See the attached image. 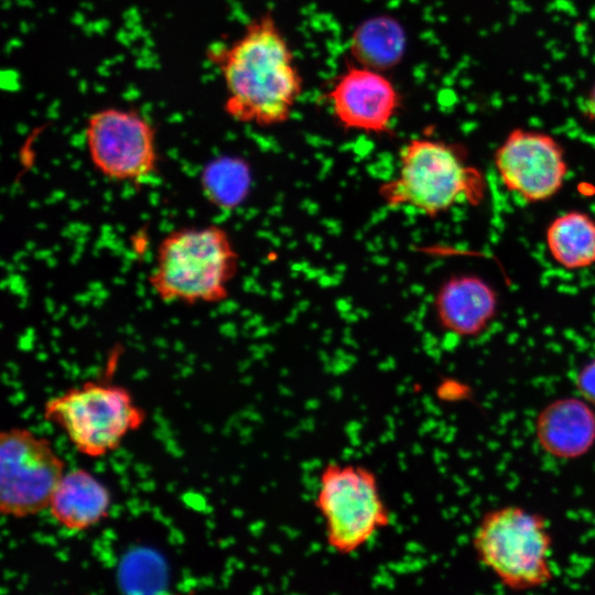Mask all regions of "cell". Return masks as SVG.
<instances>
[{"mask_svg": "<svg viewBox=\"0 0 595 595\" xmlns=\"http://www.w3.org/2000/svg\"><path fill=\"white\" fill-rule=\"evenodd\" d=\"M494 162L507 191L527 203L553 197L569 171L564 149L553 136L520 127L499 144Z\"/></svg>", "mask_w": 595, "mask_h": 595, "instance_id": "9", "label": "cell"}, {"mask_svg": "<svg viewBox=\"0 0 595 595\" xmlns=\"http://www.w3.org/2000/svg\"><path fill=\"white\" fill-rule=\"evenodd\" d=\"M378 193L390 208L411 207L433 218L458 203H480L485 178L466 162L461 145L416 137L401 147L398 174L381 183Z\"/></svg>", "mask_w": 595, "mask_h": 595, "instance_id": "3", "label": "cell"}, {"mask_svg": "<svg viewBox=\"0 0 595 595\" xmlns=\"http://www.w3.org/2000/svg\"><path fill=\"white\" fill-rule=\"evenodd\" d=\"M84 142L93 167L107 180L138 184L158 171L156 129L137 108L93 111L85 121Z\"/></svg>", "mask_w": 595, "mask_h": 595, "instance_id": "7", "label": "cell"}, {"mask_svg": "<svg viewBox=\"0 0 595 595\" xmlns=\"http://www.w3.org/2000/svg\"><path fill=\"white\" fill-rule=\"evenodd\" d=\"M581 112L589 121L595 122V82L582 98Z\"/></svg>", "mask_w": 595, "mask_h": 595, "instance_id": "18", "label": "cell"}, {"mask_svg": "<svg viewBox=\"0 0 595 595\" xmlns=\"http://www.w3.org/2000/svg\"><path fill=\"white\" fill-rule=\"evenodd\" d=\"M326 100L346 131L389 133L401 108V95L383 72L351 64L331 85Z\"/></svg>", "mask_w": 595, "mask_h": 595, "instance_id": "10", "label": "cell"}, {"mask_svg": "<svg viewBox=\"0 0 595 595\" xmlns=\"http://www.w3.org/2000/svg\"><path fill=\"white\" fill-rule=\"evenodd\" d=\"M201 187L206 199L221 209L237 207L247 196L250 185L245 162L234 158H218L201 172Z\"/></svg>", "mask_w": 595, "mask_h": 595, "instance_id": "16", "label": "cell"}, {"mask_svg": "<svg viewBox=\"0 0 595 595\" xmlns=\"http://www.w3.org/2000/svg\"><path fill=\"white\" fill-rule=\"evenodd\" d=\"M66 472L52 443L26 428L0 433V510L6 517L25 518L47 509Z\"/></svg>", "mask_w": 595, "mask_h": 595, "instance_id": "8", "label": "cell"}, {"mask_svg": "<svg viewBox=\"0 0 595 595\" xmlns=\"http://www.w3.org/2000/svg\"><path fill=\"white\" fill-rule=\"evenodd\" d=\"M43 415L77 452L94 458L117 450L147 419L126 387L106 380H87L50 398Z\"/></svg>", "mask_w": 595, "mask_h": 595, "instance_id": "6", "label": "cell"}, {"mask_svg": "<svg viewBox=\"0 0 595 595\" xmlns=\"http://www.w3.org/2000/svg\"><path fill=\"white\" fill-rule=\"evenodd\" d=\"M433 307L441 327L462 337L483 333L494 320L498 299L495 290L482 278L458 274L437 289Z\"/></svg>", "mask_w": 595, "mask_h": 595, "instance_id": "11", "label": "cell"}, {"mask_svg": "<svg viewBox=\"0 0 595 595\" xmlns=\"http://www.w3.org/2000/svg\"><path fill=\"white\" fill-rule=\"evenodd\" d=\"M207 58L221 75L225 113L262 128L286 122L303 91L294 54L271 13L249 21L228 44L213 45Z\"/></svg>", "mask_w": 595, "mask_h": 595, "instance_id": "1", "label": "cell"}, {"mask_svg": "<svg viewBox=\"0 0 595 595\" xmlns=\"http://www.w3.org/2000/svg\"><path fill=\"white\" fill-rule=\"evenodd\" d=\"M314 506L327 547L342 556L367 547L391 522L377 474L359 463H326L318 475Z\"/></svg>", "mask_w": 595, "mask_h": 595, "instance_id": "4", "label": "cell"}, {"mask_svg": "<svg viewBox=\"0 0 595 595\" xmlns=\"http://www.w3.org/2000/svg\"><path fill=\"white\" fill-rule=\"evenodd\" d=\"M108 487L85 468L66 470L57 483L47 507L51 517L71 531L95 527L109 515Z\"/></svg>", "mask_w": 595, "mask_h": 595, "instance_id": "13", "label": "cell"}, {"mask_svg": "<svg viewBox=\"0 0 595 595\" xmlns=\"http://www.w3.org/2000/svg\"><path fill=\"white\" fill-rule=\"evenodd\" d=\"M404 47L399 25L389 18H377L356 30L351 40V55L356 64L383 72L397 64Z\"/></svg>", "mask_w": 595, "mask_h": 595, "instance_id": "15", "label": "cell"}, {"mask_svg": "<svg viewBox=\"0 0 595 595\" xmlns=\"http://www.w3.org/2000/svg\"><path fill=\"white\" fill-rule=\"evenodd\" d=\"M534 433L540 447L560 459H575L595 445V411L583 398L551 401L537 415Z\"/></svg>", "mask_w": 595, "mask_h": 595, "instance_id": "12", "label": "cell"}, {"mask_svg": "<svg viewBox=\"0 0 595 595\" xmlns=\"http://www.w3.org/2000/svg\"><path fill=\"white\" fill-rule=\"evenodd\" d=\"M545 241L553 260L567 270L595 263V220L584 212L572 210L553 219Z\"/></svg>", "mask_w": 595, "mask_h": 595, "instance_id": "14", "label": "cell"}, {"mask_svg": "<svg viewBox=\"0 0 595 595\" xmlns=\"http://www.w3.org/2000/svg\"><path fill=\"white\" fill-rule=\"evenodd\" d=\"M575 385L581 398L595 408V359L580 369L575 378Z\"/></svg>", "mask_w": 595, "mask_h": 595, "instance_id": "17", "label": "cell"}, {"mask_svg": "<svg viewBox=\"0 0 595 595\" xmlns=\"http://www.w3.org/2000/svg\"><path fill=\"white\" fill-rule=\"evenodd\" d=\"M478 561L512 591L543 586L553 578L552 537L544 517L520 506L486 512L472 540Z\"/></svg>", "mask_w": 595, "mask_h": 595, "instance_id": "5", "label": "cell"}, {"mask_svg": "<svg viewBox=\"0 0 595 595\" xmlns=\"http://www.w3.org/2000/svg\"><path fill=\"white\" fill-rule=\"evenodd\" d=\"M239 269V255L221 226H183L161 239L148 277L164 303L215 304L229 296Z\"/></svg>", "mask_w": 595, "mask_h": 595, "instance_id": "2", "label": "cell"}]
</instances>
